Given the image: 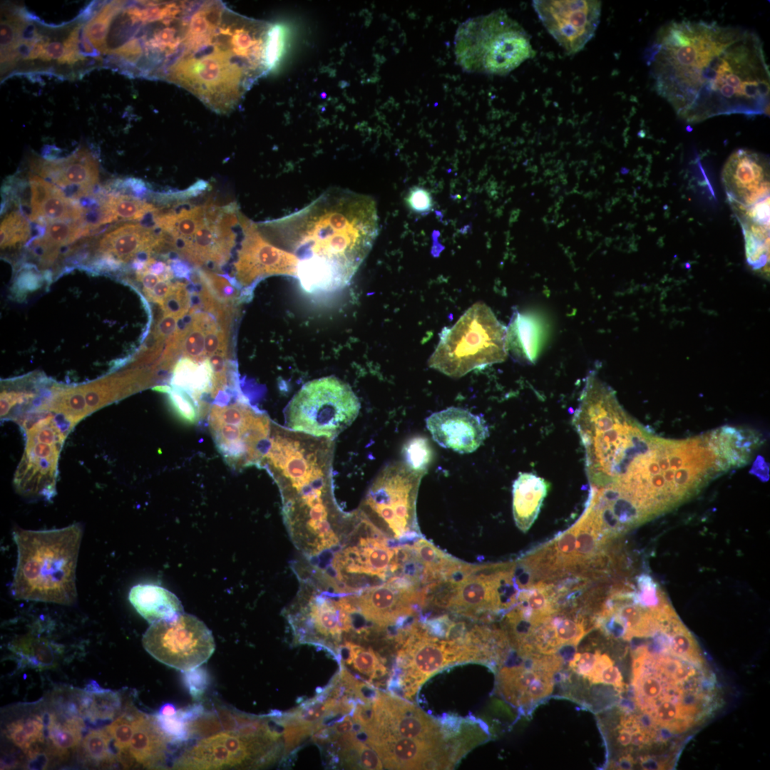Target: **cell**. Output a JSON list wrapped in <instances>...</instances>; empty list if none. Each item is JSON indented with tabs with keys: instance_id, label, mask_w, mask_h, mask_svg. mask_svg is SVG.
<instances>
[{
	"instance_id": "6da1fadb",
	"label": "cell",
	"mask_w": 770,
	"mask_h": 770,
	"mask_svg": "<svg viewBox=\"0 0 770 770\" xmlns=\"http://www.w3.org/2000/svg\"><path fill=\"white\" fill-rule=\"evenodd\" d=\"M645 58L657 93L689 123L767 113L770 75L753 31L703 21L659 29Z\"/></svg>"
},
{
	"instance_id": "7a4b0ae2",
	"label": "cell",
	"mask_w": 770,
	"mask_h": 770,
	"mask_svg": "<svg viewBox=\"0 0 770 770\" xmlns=\"http://www.w3.org/2000/svg\"><path fill=\"white\" fill-rule=\"evenodd\" d=\"M272 24L236 13L220 1H198L183 51L165 81L215 112H231L269 72L266 46Z\"/></svg>"
},
{
	"instance_id": "3957f363",
	"label": "cell",
	"mask_w": 770,
	"mask_h": 770,
	"mask_svg": "<svg viewBox=\"0 0 770 770\" xmlns=\"http://www.w3.org/2000/svg\"><path fill=\"white\" fill-rule=\"evenodd\" d=\"M334 451L333 440L277 426L263 458L280 489L290 535L310 555L339 543L347 516L334 498Z\"/></svg>"
},
{
	"instance_id": "277c9868",
	"label": "cell",
	"mask_w": 770,
	"mask_h": 770,
	"mask_svg": "<svg viewBox=\"0 0 770 770\" xmlns=\"http://www.w3.org/2000/svg\"><path fill=\"white\" fill-rule=\"evenodd\" d=\"M258 227L278 238L299 260L324 265L346 286L371 248L378 220L371 197L334 189L302 210Z\"/></svg>"
},
{
	"instance_id": "5b68a950",
	"label": "cell",
	"mask_w": 770,
	"mask_h": 770,
	"mask_svg": "<svg viewBox=\"0 0 770 770\" xmlns=\"http://www.w3.org/2000/svg\"><path fill=\"white\" fill-rule=\"evenodd\" d=\"M573 424L585 448L589 482L595 489L637 483L661 438L630 416L606 386L582 394Z\"/></svg>"
},
{
	"instance_id": "8992f818",
	"label": "cell",
	"mask_w": 770,
	"mask_h": 770,
	"mask_svg": "<svg viewBox=\"0 0 770 770\" xmlns=\"http://www.w3.org/2000/svg\"><path fill=\"white\" fill-rule=\"evenodd\" d=\"M83 527L47 530L15 528L17 563L11 584L16 600L71 605L76 602V570Z\"/></svg>"
},
{
	"instance_id": "52a82bcc",
	"label": "cell",
	"mask_w": 770,
	"mask_h": 770,
	"mask_svg": "<svg viewBox=\"0 0 770 770\" xmlns=\"http://www.w3.org/2000/svg\"><path fill=\"white\" fill-rule=\"evenodd\" d=\"M454 51L463 71L500 76L535 55L528 34L502 10L463 22L456 31Z\"/></svg>"
},
{
	"instance_id": "ba28073f",
	"label": "cell",
	"mask_w": 770,
	"mask_h": 770,
	"mask_svg": "<svg viewBox=\"0 0 770 770\" xmlns=\"http://www.w3.org/2000/svg\"><path fill=\"white\" fill-rule=\"evenodd\" d=\"M395 673L391 685L411 698L431 676L451 665L489 663L488 652L470 630L463 634L439 636L415 622L398 635Z\"/></svg>"
},
{
	"instance_id": "9c48e42d",
	"label": "cell",
	"mask_w": 770,
	"mask_h": 770,
	"mask_svg": "<svg viewBox=\"0 0 770 770\" xmlns=\"http://www.w3.org/2000/svg\"><path fill=\"white\" fill-rule=\"evenodd\" d=\"M506 327L483 302L468 308L440 334L428 364L446 376L460 378L470 371L505 361Z\"/></svg>"
},
{
	"instance_id": "30bf717a",
	"label": "cell",
	"mask_w": 770,
	"mask_h": 770,
	"mask_svg": "<svg viewBox=\"0 0 770 770\" xmlns=\"http://www.w3.org/2000/svg\"><path fill=\"white\" fill-rule=\"evenodd\" d=\"M280 734L260 719L242 717L240 726L199 740L174 764L180 769L262 767L279 755Z\"/></svg>"
},
{
	"instance_id": "8fae6325",
	"label": "cell",
	"mask_w": 770,
	"mask_h": 770,
	"mask_svg": "<svg viewBox=\"0 0 770 770\" xmlns=\"http://www.w3.org/2000/svg\"><path fill=\"white\" fill-rule=\"evenodd\" d=\"M360 403L349 385L334 376L304 384L285 409L287 428L334 440L356 419Z\"/></svg>"
},
{
	"instance_id": "7c38bea8",
	"label": "cell",
	"mask_w": 770,
	"mask_h": 770,
	"mask_svg": "<svg viewBox=\"0 0 770 770\" xmlns=\"http://www.w3.org/2000/svg\"><path fill=\"white\" fill-rule=\"evenodd\" d=\"M423 476L404 462L386 465L372 481L359 510L387 536L414 542L421 537L416 500Z\"/></svg>"
},
{
	"instance_id": "4fadbf2b",
	"label": "cell",
	"mask_w": 770,
	"mask_h": 770,
	"mask_svg": "<svg viewBox=\"0 0 770 770\" xmlns=\"http://www.w3.org/2000/svg\"><path fill=\"white\" fill-rule=\"evenodd\" d=\"M514 563L474 565L466 563L443 582L439 607L479 619L515 605L518 587Z\"/></svg>"
},
{
	"instance_id": "5bb4252c",
	"label": "cell",
	"mask_w": 770,
	"mask_h": 770,
	"mask_svg": "<svg viewBox=\"0 0 770 770\" xmlns=\"http://www.w3.org/2000/svg\"><path fill=\"white\" fill-rule=\"evenodd\" d=\"M727 198L742 230L769 227V163L762 154L739 149L722 171Z\"/></svg>"
},
{
	"instance_id": "9a60e30c",
	"label": "cell",
	"mask_w": 770,
	"mask_h": 770,
	"mask_svg": "<svg viewBox=\"0 0 770 770\" xmlns=\"http://www.w3.org/2000/svg\"><path fill=\"white\" fill-rule=\"evenodd\" d=\"M145 650L161 663L185 672L200 667L215 649L211 631L194 615L153 624L142 638Z\"/></svg>"
},
{
	"instance_id": "2e32d148",
	"label": "cell",
	"mask_w": 770,
	"mask_h": 770,
	"mask_svg": "<svg viewBox=\"0 0 770 770\" xmlns=\"http://www.w3.org/2000/svg\"><path fill=\"white\" fill-rule=\"evenodd\" d=\"M213 428L220 449L245 466L261 461L270 446L268 418L248 405L235 404L212 411Z\"/></svg>"
},
{
	"instance_id": "e0dca14e",
	"label": "cell",
	"mask_w": 770,
	"mask_h": 770,
	"mask_svg": "<svg viewBox=\"0 0 770 770\" xmlns=\"http://www.w3.org/2000/svg\"><path fill=\"white\" fill-rule=\"evenodd\" d=\"M365 743L388 769H451L471 749L468 745L393 736H373Z\"/></svg>"
},
{
	"instance_id": "ac0fdd59",
	"label": "cell",
	"mask_w": 770,
	"mask_h": 770,
	"mask_svg": "<svg viewBox=\"0 0 770 770\" xmlns=\"http://www.w3.org/2000/svg\"><path fill=\"white\" fill-rule=\"evenodd\" d=\"M532 5L546 30L568 54L581 51L600 22V1L536 0Z\"/></svg>"
},
{
	"instance_id": "d6986e66",
	"label": "cell",
	"mask_w": 770,
	"mask_h": 770,
	"mask_svg": "<svg viewBox=\"0 0 770 770\" xmlns=\"http://www.w3.org/2000/svg\"><path fill=\"white\" fill-rule=\"evenodd\" d=\"M351 595L356 612L381 628L399 624L426 601L423 589L401 575L391 576L384 583Z\"/></svg>"
},
{
	"instance_id": "ffe728a7",
	"label": "cell",
	"mask_w": 770,
	"mask_h": 770,
	"mask_svg": "<svg viewBox=\"0 0 770 770\" xmlns=\"http://www.w3.org/2000/svg\"><path fill=\"white\" fill-rule=\"evenodd\" d=\"M243 238L234 264L235 279L246 289L270 275L296 277L299 259L292 252L270 243L257 226L240 214Z\"/></svg>"
},
{
	"instance_id": "44dd1931",
	"label": "cell",
	"mask_w": 770,
	"mask_h": 770,
	"mask_svg": "<svg viewBox=\"0 0 770 770\" xmlns=\"http://www.w3.org/2000/svg\"><path fill=\"white\" fill-rule=\"evenodd\" d=\"M240 215L236 205L210 206L205 223L175 250L182 258L195 266L212 264L221 267L229 260L235 244L233 227L240 222Z\"/></svg>"
},
{
	"instance_id": "7402d4cb",
	"label": "cell",
	"mask_w": 770,
	"mask_h": 770,
	"mask_svg": "<svg viewBox=\"0 0 770 770\" xmlns=\"http://www.w3.org/2000/svg\"><path fill=\"white\" fill-rule=\"evenodd\" d=\"M560 666L555 655H532L530 667L520 664L504 667L498 673V686L513 704L525 706L548 696L553 691V677Z\"/></svg>"
},
{
	"instance_id": "603a6c76",
	"label": "cell",
	"mask_w": 770,
	"mask_h": 770,
	"mask_svg": "<svg viewBox=\"0 0 770 770\" xmlns=\"http://www.w3.org/2000/svg\"><path fill=\"white\" fill-rule=\"evenodd\" d=\"M300 596L306 601L300 600L302 605L300 603L299 616L305 619L307 631L314 635L312 642L337 643L340 642L343 632L351 630V615L354 613L355 607L349 594L339 592L331 597H326L324 592H311L308 600L302 594Z\"/></svg>"
},
{
	"instance_id": "cb8c5ba5",
	"label": "cell",
	"mask_w": 770,
	"mask_h": 770,
	"mask_svg": "<svg viewBox=\"0 0 770 770\" xmlns=\"http://www.w3.org/2000/svg\"><path fill=\"white\" fill-rule=\"evenodd\" d=\"M426 423L436 443L460 453L475 451L489 435L481 416L459 407L435 412L426 419Z\"/></svg>"
},
{
	"instance_id": "d4e9b609",
	"label": "cell",
	"mask_w": 770,
	"mask_h": 770,
	"mask_svg": "<svg viewBox=\"0 0 770 770\" xmlns=\"http://www.w3.org/2000/svg\"><path fill=\"white\" fill-rule=\"evenodd\" d=\"M31 167L38 176L53 185L76 190L77 196L88 192L98 180V163L85 148L59 160L35 159Z\"/></svg>"
},
{
	"instance_id": "484cf974",
	"label": "cell",
	"mask_w": 770,
	"mask_h": 770,
	"mask_svg": "<svg viewBox=\"0 0 770 770\" xmlns=\"http://www.w3.org/2000/svg\"><path fill=\"white\" fill-rule=\"evenodd\" d=\"M167 242L165 235L140 223H125L106 232L99 241V251L123 262L140 254L149 255Z\"/></svg>"
},
{
	"instance_id": "4316f807",
	"label": "cell",
	"mask_w": 770,
	"mask_h": 770,
	"mask_svg": "<svg viewBox=\"0 0 770 770\" xmlns=\"http://www.w3.org/2000/svg\"><path fill=\"white\" fill-rule=\"evenodd\" d=\"M29 183L31 220L46 225L56 221L83 219L86 210L57 186L38 175H32Z\"/></svg>"
},
{
	"instance_id": "83f0119b",
	"label": "cell",
	"mask_w": 770,
	"mask_h": 770,
	"mask_svg": "<svg viewBox=\"0 0 770 770\" xmlns=\"http://www.w3.org/2000/svg\"><path fill=\"white\" fill-rule=\"evenodd\" d=\"M544 337L543 323L537 316L516 311L506 328L507 353L520 362L533 364L543 346Z\"/></svg>"
},
{
	"instance_id": "f1b7e54d",
	"label": "cell",
	"mask_w": 770,
	"mask_h": 770,
	"mask_svg": "<svg viewBox=\"0 0 770 770\" xmlns=\"http://www.w3.org/2000/svg\"><path fill=\"white\" fill-rule=\"evenodd\" d=\"M128 751L135 764L147 768L163 766L168 751L167 737L157 725L153 716L138 712Z\"/></svg>"
},
{
	"instance_id": "f546056e",
	"label": "cell",
	"mask_w": 770,
	"mask_h": 770,
	"mask_svg": "<svg viewBox=\"0 0 770 770\" xmlns=\"http://www.w3.org/2000/svg\"><path fill=\"white\" fill-rule=\"evenodd\" d=\"M128 600L135 610L150 624L173 621L183 613V607L177 596L154 584L133 586L129 592Z\"/></svg>"
},
{
	"instance_id": "4dcf8cb0",
	"label": "cell",
	"mask_w": 770,
	"mask_h": 770,
	"mask_svg": "<svg viewBox=\"0 0 770 770\" xmlns=\"http://www.w3.org/2000/svg\"><path fill=\"white\" fill-rule=\"evenodd\" d=\"M549 483L533 473H521L513 485V515L515 525L526 533L538 518Z\"/></svg>"
},
{
	"instance_id": "1f68e13d",
	"label": "cell",
	"mask_w": 770,
	"mask_h": 770,
	"mask_svg": "<svg viewBox=\"0 0 770 770\" xmlns=\"http://www.w3.org/2000/svg\"><path fill=\"white\" fill-rule=\"evenodd\" d=\"M210 205L192 206L180 210L154 213V222L175 248L190 239L205 223Z\"/></svg>"
},
{
	"instance_id": "d6a6232c",
	"label": "cell",
	"mask_w": 770,
	"mask_h": 770,
	"mask_svg": "<svg viewBox=\"0 0 770 770\" xmlns=\"http://www.w3.org/2000/svg\"><path fill=\"white\" fill-rule=\"evenodd\" d=\"M121 705V697L117 692L103 688L95 680H91L80 694L77 706L81 717L99 724L113 720Z\"/></svg>"
},
{
	"instance_id": "836d02e7",
	"label": "cell",
	"mask_w": 770,
	"mask_h": 770,
	"mask_svg": "<svg viewBox=\"0 0 770 770\" xmlns=\"http://www.w3.org/2000/svg\"><path fill=\"white\" fill-rule=\"evenodd\" d=\"M47 751L63 758L75 749L82 739L84 723L78 714H71L59 719L55 713L46 716Z\"/></svg>"
},
{
	"instance_id": "e575fe53",
	"label": "cell",
	"mask_w": 770,
	"mask_h": 770,
	"mask_svg": "<svg viewBox=\"0 0 770 770\" xmlns=\"http://www.w3.org/2000/svg\"><path fill=\"white\" fill-rule=\"evenodd\" d=\"M214 373L209 359L200 364L184 356L175 364L170 384L187 392L193 400L212 389Z\"/></svg>"
},
{
	"instance_id": "d590c367",
	"label": "cell",
	"mask_w": 770,
	"mask_h": 770,
	"mask_svg": "<svg viewBox=\"0 0 770 770\" xmlns=\"http://www.w3.org/2000/svg\"><path fill=\"white\" fill-rule=\"evenodd\" d=\"M20 666L44 670L56 664L61 648L44 638L26 635L9 647Z\"/></svg>"
},
{
	"instance_id": "8d00e7d4",
	"label": "cell",
	"mask_w": 770,
	"mask_h": 770,
	"mask_svg": "<svg viewBox=\"0 0 770 770\" xmlns=\"http://www.w3.org/2000/svg\"><path fill=\"white\" fill-rule=\"evenodd\" d=\"M90 227L85 225L84 219L47 224L43 235L34 242V245L41 250L43 263L48 265L53 262L61 247L86 234Z\"/></svg>"
},
{
	"instance_id": "74e56055",
	"label": "cell",
	"mask_w": 770,
	"mask_h": 770,
	"mask_svg": "<svg viewBox=\"0 0 770 770\" xmlns=\"http://www.w3.org/2000/svg\"><path fill=\"white\" fill-rule=\"evenodd\" d=\"M45 724L43 716L31 715L9 723L6 729V734L30 760H37L41 756L43 747H47L44 735Z\"/></svg>"
},
{
	"instance_id": "f35d334b",
	"label": "cell",
	"mask_w": 770,
	"mask_h": 770,
	"mask_svg": "<svg viewBox=\"0 0 770 770\" xmlns=\"http://www.w3.org/2000/svg\"><path fill=\"white\" fill-rule=\"evenodd\" d=\"M98 225L116 220H139L158 210L152 204L127 195H111L102 203Z\"/></svg>"
},
{
	"instance_id": "ab89813d",
	"label": "cell",
	"mask_w": 770,
	"mask_h": 770,
	"mask_svg": "<svg viewBox=\"0 0 770 770\" xmlns=\"http://www.w3.org/2000/svg\"><path fill=\"white\" fill-rule=\"evenodd\" d=\"M336 739L339 756L346 767L369 770L384 769L376 751L360 740L354 730Z\"/></svg>"
},
{
	"instance_id": "60d3db41",
	"label": "cell",
	"mask_w": 770,
	"mask_h": 770,
	"mask_svg": "<svg viewBox=\"0 0 770 770\" xmlns=\"http://www.w3.org/2000/svg\"><path fill=\"white\" fill-rule=\"evenodd\" d=\"M343 647L346 652V663L361 674L372 679L386 674V669L381 659L371 648L351 642H345Z\"/></svg>"
},
{
	"instance_id": "b9f144b4",
	"label": "cell",
	"mask_w": 770,
	"mask_h": 770,
	"mask_svg": "<svg viewBox=\"0 0 770 770\" xmlns=\"http://www.w3.org/2000/svg\"><path fill=\"white\" fill-rule=\"evenodd\" d=\"M112 739L106 728L93 729L86 734L82 741L83 754L88 761L96 765L111 764L117 756L111 750Z\"/></svg>"
},
{
	"instance_id": "7bdbcfd3",
	"label": "cell",
	"mask_w": 770,
	"mask_h": 770,
	"mask_svg": "<svg viewBox=\"0 0 770 770\" xmlns=\"http://www.w3.org/2000/svg\"><path fill=\"white\" fill-rule=\"evenodd\" d=\"M125 1H113L106 5L85 26L87 37L98 50L107 53L106 38L113 19L123 9Z\"/></svg>"
},
{
	"instance_id": "ee69618b",
	"label": "cell",
	"mask_w": 770,
	"mask_h": 770,
	"mask_svg": "<svg viewBox=\"0 0 770 770\" xmlns=\"http://www.w3.org/2000/svg\"><path fill=\"white\" fill-rule=\"evenodd\" d=\"M402 457L404 464L413 471L424 475L433 458V450L428 439L415 436L403 446Z\"/></svg>"
},
{
	"instance_id": "f6af8a7d",
	"label": "cell",
	"mask_w": 770,
	"mask_h": 770,
	"mask_svg": "<svg viewBox=\"0 0 770 770\" xmlns=\"http://www.w3.org/2000/svg\"><path fill=\"white\" fill-rule=\"evenodd\" d=\"M206 312H193L190 323L185 328L181 344L185 356L196 361H202L206 357L205 350V319ZM180 348V349H181Z\"/></svg>"
},
{
	"instance_id": "bcb514c9",
	"label": "cell",
	"mask_w": 770,
	"mask_h": 770,
	"mask_svg": "<svg viewBox=\"0 0 770 770\" xmlns=\"http://www.w3.org/2000/svg\"><path fill=\"white\" fill-rule=\"evenodd\" d=\"M30 232L29 223L21 212H10L1 223V248L4 249L25 242L29 238Z\"/></svg>"
},
{
	"instance_id": "7dc6e473",
	"label": "cell",
	"mask_w": 770,
	"mask_h": 770,
	"mask_svg": "<svg viewBox=\"0 0 770 770\" xmlns=\"http://www.w3.org/2000/svg\"><path fill=\"white\" fill-rule=\"evenodd\" d=\"M153 717L170 743H182L190 736L189 723L182 715L180 709L173 715L156 713Z\"/></svg>"
},
{
	"instance_id": "c3c4849f",
	"label": "cell",
	"mask_w": 770,
	"mask_h": 770,
	"mask_svg": "<svg viewBox=\"0 0 770 770\" xmlns=\"http://www.w3.org/2000/svg\"><path fill=\"white\" fill-rule=\"evenodd\" d=\"M137 713L138 711H127L106 727L118 751L128 749L134 732V722Z\"/></svg>"
},
{
	"instance_id": "681fc988",
	"label": "cell",
	"mask_w": 770,
	"mask_h": 770,
	"mask_svg": "<svg viewBox=\"0 0 770 770\" xmlns=\"http://www.w3.org/2000/svg\"><path fill=\"white\" fill-rule=\"evenodd\" d=\"M190 307V297L187 284L182 282H174L173 287L165 299L161 308L164 314L183 318Z\"/></svg>"
},
{
	"instance_id": "f907efd6",
	"label": "cell",
	"mask_w": 770,
	"mask_h": 770,
	"mask_svg": "<svg viewBox=\"0 0 770 770\" xmlns=\"http://www.w3.org/2000/svg\"><path fill=\"white\" fill-rule=\"evenodd\" d=\"M23 25L21 20L14 19V23L11 21H1V63L5 61H13L16 55L12 52L19 46V38Z\"/></svg>"
},
{
	"instance_id": "816d5d0a",
	"label": "cell",
	"mask_w": 770,
	"mask_h": 770,
	"mask_svg": "<svg viewBox=\"0 0 770 770\" xmlns=\"http://www.w3.org/2000/svg\"><path fill=\"white\" fill-rule=\"evenodd\" d=\"M166 394L178 416L189 423H194L197 421L196 405L187 392L180 389L170 387Z\"/></svg>"
},
{
	"instance_id": "f5cc1de1",
	"label": "cell",
	"mask_w": 770,
	"mask_h": 770,
	"mask_svg": "<svg viewBox=\"0 0 770 770\" xmlns=\"http://www.w3.org/2000/svg\"><path fill=\"white\" fill-rule=\"evenodd\" d=\"M284 29L279 24H272L266 46V62L268 71L275 67L284 48Z\"/></svg>"
},
{
	"instance_id": "db71d44e",
	"label": "cell",
	"mask_w": 770,
	"mask_h": 770,
	"mask_svg": "<svg viewBox=\"0 0 770 770\" xmlns=\"http://www.w3.org/2000/svg\"><path fill=\"white\" fill-rule=\"evenodd\" d=\"M183 682L194 699L201 698L209 685V675L202 667L183 672Z\"/></svg>"
},
{
	"instance_id": "11a10c76",
	"label": "cell",
	"mask_w": 770,
	"mask_h": 770,
	"mask_svg": "<svg viewBox=\"0 0 770 770\" xmlns=\"http://www.w3.org/2000/svg\"><path fill=\"white\" fill-rule=\"evenodd\" d=\"M409 207L419 214L428 213L433 207V200L430 193L420 187L413 188L406 198Z\"/></svg>"
},
{
	"instance_id": "9f6ffc18",
	"label": "cell",
	"mask_w": 770,
	"mask_h": 770,
	"mask_svg": "<svg viewBox=\"0 0 770 770\" xmlns=\"http://www.w3.org/2000/svg\"><path fill=\"white\" fill-rule=\"evenodd\" d=\"M80 30L81 26L75 28L64 41L65 52L63 56L58 60L59 63L72 64L78 60L85 59L78 48Z\"/></svg>"
},
{
	"instance_id": "6f0895ef",
	"label": "cell",
	"mask_w": 770,
	"mask_h": 770,
	"mask_svg": "<svg viewBox=\"0 0 770 770\" xmlns=\"http://www.w3.org/2000/svg\"><path fill=\"white\" fill-rule=\"evenodd\" d=\"M597 654L598 652L595 653H576L570 660L569 665L578 674L587 677L595 665Z\"/></svg>"
},
{
	"instance_id": "680465c9",
	"label": "cell",
	"mask_w": 770,
	"mask_h": 770,
	"mask_svg": "<svg viewBox=\"0 0 770 770\" xmlns=\"http://www.w3.org/2000/svg\"><path fill=\"white\" fill-rule=\"evenodd\" d=\"M174 282L170 280H162L159 282L151 290L145 293L147 298L158 303L160 307L169 294L173 287Z\"/></svg>"
},
{
	"instance_id": "91938a15",
	"label": "cell",
	"mask_w": 770,
	"mask_h": 770,
	"mask_svg": "<svg viewBox=\"0 0 770 770\" xmlns=\"http://www.w3.org/2000/svg\"><path fill=\"white\" fill-rule=\"evenodd\" d=\"M178 319L170 314H164V316L158 322L155 329V336L158 338H163L172 336L178 329Z\"/></svg>"
},
{
	"instance_id": "94428289",
	"label": "cell",
	"mask_w": 770,
	"mask_h": 770,
	"mask_svg": "<svg viewBox=\"0 0 770 770\" xmlns=\"http://www.w3.org/2000/svg\"><path fill=\"white\" fill-rule=\"evenodd\" d=\"M600 683L612 685L622 689L624 687L623 679L619 669L614 664L607 666L602 672Z\"/></svg>"
},
{
	"instance_id": "6125c7cd",
	"label": "cell",
	"mask_w": 770,
	"mask_h": 770,
	"mask_svg": "<svg viewBox=\"0 0 770 770\" xmlns=\"http://www.w3.org/2000/svg\"><path fill=\"white\" fill-rule=\"evenodd\" d=\"M613 662L610 657L606 654H600L598 652L597 657L595 665L587 677L588 680L595 684L600 683V677L602 671L609 665L612 664Z\"/></svg>"
},
{
	"instance_id": "be15d7a7",
	"label": "cell",
	"mask_w": 770,
	"mask_h": 770,
	"mask_svg": "<svg viewBox=\"0 0 770 770\" xmlns=\"http://www.w3.org/2000/svg\"><path fill=\"white\" fill-rule=\"evenodd\" d=\"M65 52L64 46L59 42L48 43L42 53L40 58L43 61H50L51 58L59 60Z\"/></svg>"
},
{
	"instance_id": "e7e4bbea",
	"label": "cell",
	"mask_w": 770,
	"mask_h": 770,
	"mask_svg": "<svg viewBox=\"0 0 770 770\" xmlns=\"http://www.w3.org/2000/svg\"><path fill=\"white\" fill-rule=\"evenodd\" d=\"M78 46L80 47L79 51H80L81 54H82V55L83 54H86V55H90V56H96L98 55V52L93 48V47L92 46V43H91L90 40L87 37V36L85 34L84 31H83V32L81 34V37L79 39V45Z\"/></svg>"
},
{
	"instance_id": "03108f58",
	"label": "cell",
	"mask_w": 770,
	"mask_h": 770,
	"mask_svg": "<svg viewBox=\"0 0 770 770\" xmlns=\"http://www.w3.org/2000/svg\"><path fill=\"white\" fill-rule=\"evenodd\" d=\"M617 740L622 746H628L632 742V733L626 728L621 727L617 731Z\"/></svg>"
},
{
	"instance_id": "003e7915",
	"label": "cell",
	"mask_w": 770,
	"mask_h": 770,
	"mask_svg": "<svg viewBox=\"0 0 770 770\" xmlns=\"http://www.w3.org/2000/svg\"><path fill=\"white\" fill-rule=\"evenodd\" d=\"M47 44L48 43H45L44 41H42V42H38H38H36L33 46L27 59H29V60H34V59L37 58L38 57L40 58V56H41L42 53L43 52V51H44V49H45Z\"/></svg>"
}]
</instances>
